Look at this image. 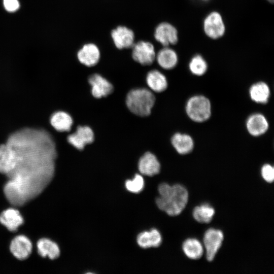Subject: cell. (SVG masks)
<instances>
[{
    "label": "cell",
    "instance_id": "10",
    "mask_svg": "<svg viewBox=\"0 0 274 274\" xmlns=\"http://www.w3.org/2000/svg\"><path fill=\"white\" fill-rule=\"evenodd\" d=\"M32 245L29 239L25 235H19L13 238L10 246V251L18 259L23 260L27 258L31 253Z\"/></svg>",
    "mask_w": 274,
    "mask_h": 274
},
{
    "label": "cell",
    "instance_id": "9",
    "mask_svg": "<svg viewBox=\"0 0 274 274\" xmlns=\"http://www.w3.org/2000/svg\"><path fill=\"white\" fill-rule=\"evenodd\" d=\"M111 35L115 46L118 49L132 48L134 44V33L126 26H117L112 30Z\"/></svg>",
    "mask_w": 274,
    "mask_h": 274
},
{
    "label": "cell",
    "instance_id": "16",
    "mask_svg": "<svg viewBox=\"0 0 274 274\" xmlns=\"http://www.w3.org/2000/svg\"><path fill=\"white\" fill-rule=\"evenodd\" d=\"M138 168L142 174L153 176L159 173L160 164L153 154L148 152L140 158L138 163Z\"/></svg>",
    "mask_w": 274,
    "mask_h": 274
},
{
    "label": "cell",
    "instance_id": "20",
    "mask_svg": "<svg viewBox=\"0 0 274 274\" xmlns=\"http://www.w3.org/2000/svg\"><path fill=\"white\" fill-rule=\"evenodd\" d=\"M137 243L143 248L157 247L161 243L162 237L160 232L156 229L140 233L137 237Z\"/></svg>",
    "mask_w": 274,
    "mask_h": 274
},
{
    "label": "cell",
    "instance_id": "1",
    "mask_svg": "<svg viewBox=\"0 0 274 274\" xmlns=\"http://www.w3.org/2000/svg\"><path fill=\"white\" fill-rule=\"evenodd\" d=\"M16 165L8 175L5 194L12 204L22 206L39 195L52 180L56 157L50 135L43 130L25 128L10 136Z\"/></svg>",
    "mask_w": 274,
    "mask_h": 274
},
{
    "label": "cell",
    "instance_id": "24",
    "mask_svg": "<svg viewBox=\"0 0 274 274\" xmlns=\"http://www.w3.org/2000/svg\"><path fill=\"white\" fill-rule=\"evenodd\" d=\"M52 126L57 131H67L70 130L73 124V119L66 112L58 111L54 113L50 119Z\"/></svg>",
    "mask_w": 274,
    "mask_h": 274
},
{
    "label": "cell",
    "instance_id": "22",
    "mask_svg": "<svg viewBox=\"0 0 274 274\" xmlns=\"http://www.w3.org/2000/svg\"><path fill=\"white\" fill-rule=\"evenodd\" d=\"M38 253L42 257H48L53 260L58 258L60 255V250L58 245L53 241L43 238L38 241L37 244Z\"/></svg>",
    "mask_w": 274,
    "mask_h": 274
},
{
    "label": "cell",
    "instance_id": "28",
    "mask_svg": "<svg viewBox=\"0 0 274 274\" xmlns=\"http://www.w3.org/2000/svg\"><path fill=\"white\" fill-rule=\"evenodd\" d=\"M144 180L142 176L136 174L132 180H128L125 182L127 190L133 193H139L144 188Z\"/></svg>",
    "mask_w": 274,
    "mask_h": 274
},
{
    "label": "cell",
    "instance_id": "25",
    "mask_svg": "<svg viewBox=\"0 0 274 274\" xmlns=\"http://www.w3.org/2000/svg\"><path fill=\"white\" fill-rule=\"evenodd\" d=\"M184 253L189 258L196 260L201 258L203 248L200 242L195 238H188L182 245Z\"/></svg>",
    "mask_w": 274,
    "mask_h": 274
},
{
    "label": "cell",
    "instance_id": "23",
    "mask_svg": "<svg viewBox=\"0 0 274 274\" xmlns=\"http://www.w3.org/2000/svg\"><path fill=\"white\" fill-rule=\"evenodd\" d=\"M146 82L149 88L156 92L164 91L167 87L165 76L158 70L150 71L146 77Z\"/></svg>",
    "mask_w": 274,
    "mask_h": 274
},
{
    "label": "cell",
    "instance_id": "6",
    "mask_svg": "<svg viewBox=\"0 0 274 274\" xmlns=\"http://www.w3.org/2000/svg\"><path fill=\"white\" fill-rule=\"evenodd\" d=\"M133 59L143 65H149L153 63L156 58L154 47L152 43L140 41L132 47Z\"/></svg>",
    "mask_w": 274,
    "mask_h": 274
},
{
    "label": "cell",
    "instance_id": "32",
    "mask_svg": "<svg viewBox=\"0 0 274 274\" xmlns=\"http://www.w3.org/2000/svg\"><path fill=\"white\" fill-rule=\"evenodd\" d=\"M268 2L272 3L273 2V0H267Z\"/></svg>",
    "mask_w": 274,
    "mask_h": 274
},
{
    "label": "cell",
    "instance_id": "3",
    "mask_svg": "<svg viewBox=\"0 0 274 274\" xmlns=\"http://www.w3.org/2000/svg\"><path fill=\"white\" fill-rule=\"evenodd\" d=\"M154 94L145 88L132 89L127 95L126 104L128 109L139 116H147L155 103Z\"/></svg>",
    "mask_w": 274,
    "mask_h": 274
},
{
    "label": "cell",
    "instance_id": "11",
    "mask_svg": "<svg viewBox=\"0 0 274 274\" xmlns=\"http://www.w3.org/2000/svg\"><path fill=\"white\" fill-rule=\"evenodd\" d=\"M94 140L92 130L88 126H78L75 132L68 135V143L78 150H82Z\"/></svg>",
    "mask_w": 274,
    "mask_h": 274
},
{
    "label": "cell",
    "instance_id": "27",
    "mask_svg": "<svg viewBox=\"0 0 274 274\" xmlns=\"http://www.w3.org/2000/svg\"><path fill=\"white\" fill-rule=\"evenodd\" d=\"M189 69L196 76L204 75L208 69V64L204 58L199 54L193 56L189 63Z\"/></svg>",
    "mask_w": 274,
    "mask_h": 274
},
{
    "label": "cell",
    "instance_id": "21",
    "mask_svg": "<svg viewBox=\"0 0 274 274\" xmlns=\"http://www.w3.org/2000/svg\"><path fill=\"white\" fill-rule=\"evenodd\" d=\"M251 99L258 104H266L270 94L268 85L263 82H258L253 84L249 90Z\"/></svg>",
    "mask_w": 274,
    "mask_h": 274
},
{
    "label": "cell",
    "instance_id": "7",
    "mask_svg": "<svg viewBox=\"0 0 274 274\" xmlns=\"http://www.w3.org/2000/svg\"><path fill=\"white\" fill-rule=\"evenodd\" d=\"M154 37L163 47L175 45L177 44L179 39L176 28L166 22H161L156 27Z\"/></svg>",
    "mask_w": 274,
    "mask_h": 274
},
{
    "label": "cell",
    "instance_id": "8",
    "mask_svg": "<svg viewBox=\"0 0 274 274\" xmlns=\"http://www.w3.org/2000/svg\"><path fill=\"white\" fill-rule=\"evenodd\" d=\"M223 232L213 228L208 229L203 237V244L206 250V257L208 261H212L222 245L223 240Z\"/></svg>",
    "mask_w": 274,
    "mask_h": 274
},
{
    "label": "cell",
    "instance_id": "29",
    "mask_svg": "<svg viewBox=\"0 0 274 274\" xmlns=\"http://www.w3.org/2000/svg\"><path fill=\"white\" fill-rule=\"evenodd\" d=\"M261 175L264 180L268 183H271L274 180V168L270 164H264L261 168Z\"/></svg>",
    "mask_w": 274,
    "mask_h": 274
},
{
    "label": "cell",
    "instance_id": "19",
    "mask_svg": "<svg viewBox=\"0 0 274 274\" xmlns=\"http://www.w3.org/2000/svg\"><path fill=\"white\" fill-rule=\"evenodd\" d=\"M172 143L177 152L182 155L189 153L194 147L192 138L185 133H175L172 138Z\"/></svg>",
    "mask_w": 274,
    "mask_h": 274
},
{
    "label": "cell",
    "instance_id": "12",
    "mask_svg": "<svg viewBox=\"0 0 274 274\" xmlns=\"http://www.w3.org/2000/svg\"><path fill=\"white\" fill-rule=\"evenodd\" d=\"M16 165V156L13 148L7 143L0 145V173L7 176Z\"/></svg>",
    "mask_w": 274,
    "mask_h": 274
},
{
    "label": "cell",
    "instance_id": "18",
    "mask_svg": "<svg viewBox=\"0 0 274 274\" xmlns=\"http://www.w3.org/2000/svg\"><path fill=\"white\" fill-rule=\"evenodd\" d=\"M155 59L158 64L165 70L174 68L178 62L177 52L168 46L163 47L156 54Z\"/></svg>",
    "mask_w": 274,
    "mask_h": 274
},
{
    "label": "cell",
    "instance_id": "14",
    "mask_svg": "<svg viewBox=\"0 0 274 274\" xmlns=\"http://www.w3.org/2000/svg\"><path fill=\"white\" fill-rule=\"evenodd\" d=\"M88 82L92 87V94L96 98L106 96L113 91V87L111 83L99 74L90 76Z\"/></svg>",
    "mask_w": 274,
    "mask_h": 274
},
{
    "label": "cell",
    "instance_id": "2",
    "mask_svg": "<svg viewBox=\"0 0 274 274\" xmlns=\"http://www.w3.org/2000/svg\"><path fill=\"white\" fill-rule=\"evenodd\" d=\"M159 196L156 199L157 207L169 216L179 215L185 209L188 200V193L182 185L170 186L163 183L158 186Z\"/></svg>",
    "mask_w": 274,
    "mask_h": 274
},
{
    "label": "cell",
    "instance_id": "31",
    "mask_svg": "<svg viewBox=\"0 0 274 274\" xmlns=\"http://www.w3.org/2000/svg\"><path fill=\"white\" fill-rule=\"evenodd\" d=\"M198 1H200L202 2H206L209 1V0H198Z\"/></svg>",
    "mask_w": 274,
    "mask_h": 274
},
{
    "label": "cell",
    "instance_id": "5",
    "mask_svg": "<svg viewBox=\"0 0 274 274\" xmlns=\"http://www.w3.org/2000/svg\"><path fill=\"white\" fill-rule=\"evenodd\" d=\"M225 25L221 15L217 11L209 13L203 21L205 35L212 39L221 38L225 32Z\"/></svg>",
    "mask_w": 274,
    "mask_h": 274
},
{
    "label": "cell",
    "instance_id": "4",
    "mask_svg": "<svg viewBox=\"0 0 274 274\" xmlns=\"http://www.w3.org/2000/svg\"><path fill=\"white\" fill-rule=\"evenodd\" d=\"M188 116L196 122H203L211 115V104L210 100L203 95H195L190 97L186 105Z\"/></svg>",
    "mask_w": 274,
    "mask_h": 274
},
{
    "label": "cell",
    "instance_id": "26",
    "mask_svg": "<svg viewBox=\"0 0 274 274\" xmlns=\"http://www.w3.org/2000/svg\"><path fill=\"white\" fill-rule=\"evenodd\" d=\"M214 214V208L206 203L195 207L193 211V216L195 220L202 223L210 222Z\"/></svg>",
    "mask_w": 274,
    "mask_h": 274
},
{
    "label": "cell",
    "instance_id": "13",
    "mask_svg": "<svg viewBox=\"0 0 274 274\" xmlns=\"http://www.w3.org/2000/svg\"><path fill=\"white\" fill-rule=\"evenodd\" d=\"M100 51L94 44L88 43L84 45L77 53L79 61L87 66H93L99 60Z\"/></svg>",
    "mask_w": 274,
    "mask_h": 274
},
{
    "label": "cell",
    "instance_id": "30",
    "mask_svg": "<svg viewBox=\"0 0 274 274\" xmlns=\"http://www.w3.org/2000/svg\"><path fill=\"white\" fill-rule=\"evenodd\" d=\"M3 4L5 9L10 12L16 11L20 6L18 0H3Z\"/></svg>",
    "mask_w": 274,
    "mask_h": 274
},
{
    "label": "cell",
    "instance_id": "17",
    "mask_svg": "<svg viewBox=\"0 0 274 274\" xmlns=\"http://www.w3.org/2000/svg\"><path fill=\"white\" fill-rule=\"evenodd\" d=\"M24 220L19 211L9 208L0 215V222L9 231H15L23 223Z\"/></svg>",
    "mask_w": 274,
    "mask_h": 274
},
{
    "label": "cell",
    "instance_id": "15",
    "mask_svg": "<svg viewBox=\"0 0 274 274\" xmlns=\"http://www.w3.org/2000/svg\"><path fill=\"white\" fill-rule=\"evenodd\" d=\"M268 126V122L266 117L260 113L250 115L246 121V127L248 132L254 136H258L265 133Z\"/></svg>",
    "mask_w": 274,
    "mask_h": 274
}]
</instances>
